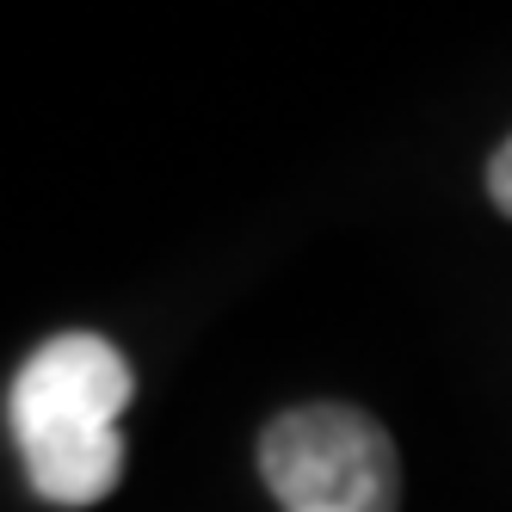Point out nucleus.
Listing matches in <instances>:
<instances>
[{"instance_id": "nucleus-1", "label": "nucleus", "mask_w": 512, "mask_h": 512, "mask_svg": "<svg viewBox=\"0 0 512 512\" xmlns=\"http://www.w3.org/2000/svg\"><path fill=\"white\" fill-rule=\"evenodd\" d=\"M130 358L105 334H56L19 364L7 426L25 482L50 506H99L124 475L118 414L130 408Z\"/></svg>"}, {"instance_id": "nucleus-2", "label": "nucleus", "mask_w": 512, "mask_h": 512, "mask_svg": "<svg viewBox=\"0 0 512 512\" xmlns=\"http://www.w3.org/2000/svg\"><path fill=\"white\" fill-rule=\"evenodd\" d=\"M260 475L284 512H395L401 457L383 420L340 401L290 408L260 438Z\"/></svg>"}, {"instance_id": "nucleus-3", "label": "nucleus", "mask_w": 512, "mask_h": 512, "mask_svg": "<svg viewBox=\"0 0 512 512\" xmlns=\"http://www.w3.org/2000/svg\"><path fill=\"white\" fill-rule=\"evenodd\" d=\"M488 198H494V204L512 216V142H506V149L488 161Z\"/></svg>"}]
</instances>
